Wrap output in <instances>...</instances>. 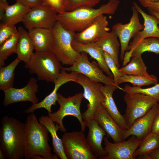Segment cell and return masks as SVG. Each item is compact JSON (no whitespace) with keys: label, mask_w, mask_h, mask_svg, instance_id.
<instances>
[{"label":"cell","mask_w":159,"mask_h":159,"mask_svg":"<svg viewBox=\"0 0 159 159\" xmlns=\"http://www.w3.org/2000/svg\"><path fill=\"white\" fill-rule=\"evenodd\" d=\"M119 0H109L97 9L82 7L71 11L57 13V21L65 29L76 32L84 30L101 14H114L119 4Z\"/></svg>","instance_id":"6da1fadb"},{"label":"cell","mask_w":159,"mask_h":159,"mask_svg":"<svg viewBox=\"0 0 159 159\" xmlns=\"http://www.w3.org/2000/svg\"><path fill=\"white\" fill-rule=\"evenodd\" d=\"M25 123L6 115L1 119L0 129V149L6 159L24 158Z\"/></svg>","instance_id":"7a4b0ae2"},{"label":"cell","mask_w":159,"mask_h":159,"mask_svg":"<svg viewBox=\"0 0 159 159\" xmlns=\"http://www.w3.org/2000/svg\"><path fill=\"white\" fill-rule=\"evenodd\" d=\"M25 159H32L39 155L44 159H58L56 154H53L52 148L49 144V131L43 125L38 121L34 112L30 113L25 123Z\"/></svg>","instance_id":"3957f363"},{"label":"cell","mask_w":159,"mask_h":159,"mask_svg":"<svg viewBox=\"0 0 159 159\" xmlns=\"http://www.w3.org/2000/svg\"><path fill=\"white\" fill-rule=\"evenodd\" d=\"M61 64L51 52H35L24 67L36 74L38 80L54 83L63 68Z\"/></svg>","instance_id":"277c9868"},{"label":"cell","mask_w":159,"mask_h":159,"mask_svg":"<svg viewBox=\"0 0 159 159\" xmlns=\"http://www.w3.org/2000/svg\"><path fill=\"white\" fill-rule=\"evenodd\" d=\"M51 30L53 37L51 52L62 64L72 65L80 53L72 46L76 33L65 29L58 21Z\"/></svg>","instance_id":"5b68a950"},{"label":"cell","mask_w":159,"mask_h":159,"mask_svg":"<svg viewBox=\"0 0 159 159\" xmlns=\"http://www.w3.org/2000/svg\"><path fill=\"white\" fill-rule=\"evenodd\" d=\"M83 97L82 92L68 97L58 93L57 102L59 105V108L55 112L48 113V116L53 122L59 125V130L62 132H65L67 130L63 125V120L65 117L68 115L76 117L80 124L81 131H85V121L83 120L80 111V106Z\"/></svg>","instance_id":"8992f818"},{"label":"cell","mask_w":159,"mask_h":159,"mask_svg":"<svg viewBox=\"0 0 159 159\" xmlns=\"http://www.w3.org/2000/svg\"><path fill=\"white\" fill-rule=\"evenodd\" d=\"M124 100L126 107L123 116L129 128L136 119L145 115L158 103L151 97L140 93H126Z\"/></svg>","instance_id":"52a82bcc"},{"label":"cell","mask_w":159,"mask_h":159,"mask_svg":"<svg viewBox=\"0 0 159 159\" xmlns=\"http://www.w3.org/2000/svg\"><path fill=\"white\" fill-rule=\"evenodd\" d=\"M87 54L84 52H80L79 57L70 67H63L62 69L82 74L95 82L114 85L122 90V88L115 84L113 78L103 73L97 63L94 61L91 62L89 60Z\"/></svg>","instance_id":"ba28073f"},{"label":"cell","mask_w":159,"mask_h":159,"mask_svg":"<svg viewBox=\"0 0 159 159\" xmlns=\"http://www.w3.org/2000/svg\"><path fill=\"white\" fill-rule=\"evenodd\" d=\"M83 132H66L62 135L64 150L68 159H97L87 144Z\"/></svg>","instance_id":"9c48e42d"},{"label":"cell","mask_w":159,"mask_h":159,"mask_svg":"<svg viewBox=\"0 0 159 159\" xmlns=\"http://www.w3.org/2000/svg\"><path fill=\"white\" fill-rule=\"evenodd\" d=\"M74 82L83 87L84 97L89 102L87 110L82 114L83 119L84 121L93 119L95 112L104 99L100 84L78 73Z\"/></svg>","instance_id":"30bf717a"},{"label":"cell","mask_w":159,"mask_h":159,"mask_svg":"<svg viewBox=\"0 0 159 159\" xmlns=\"http://www.w3.org/2000/svg\"><path fill=\"white\" fill-rule=\"evenodd\" d=\"M57 13L42 3L31 9L22 22L28 31L37 28L52 29L57 22Z\"/></svg>","instance_id":"8fae6325"},{"label":"cell","mask_w":159,"mask_h":159,"mask_svg":"<svg viewBox=\"0 0 159 159\" xmlns=\"http://www.w3.org/2000/svg\"><path fill=\"white\" fill-rule=\"evenodd\" d=\"M132 15L129 22L118 23L114 25L112 29L119 39L121 47L120 59L123 60L125 51L128 50L130 40L139 31L143 29L144 25L140 21L139 12L135 7L132 8Z\"/></svg>","instance_id":"7c38bea8"},{"label":"cell","mask_w":159,"mask_h":159,"mask_svg":"<svg viewBox=\"0 0 159 159\" xmlns=\"http://www.w3.org/2000/svg\"><path fill=\"white\" fill-rule=\"evenodd\" d=\"M127 140L118 143L110 142L107 137L104 138V149L107 155L102 159H135L133 154L142 141L132 135Z\"/></svg>","instance_id":"4fadbf2b"},{"label":"cell","mask_w":159,"mask_h":159,"mask_svg":"<svg viewBox=\"0 0 159 159\" xmlns=\"http://www.w3.org/2000/svg\"><path fill=\"white\" fill-rule=\"evenodd\" d=\"M37 82V80L32 77L23 87L16 88L13 87L4 91V106L6 107L12 103L23 101H29L32 104L38 103L39 100L36 95L38 91Z\"/></svg>","instance_id":"5bb4252c"},{"label":"cell","mask_w":159,"mask_h":159,"mask_svg":"<svg viewBox=\"0 0 159 159\" xmlns=\"http://www.w3.org/2000/svg\"><path fill=\"white\" fill-rule=\"evenodd\" d=\"M78 74L75 72L68 73L66 71L62 69L59 75L54 82V87L52 92L41 101L32 105L27 109L24 112L30 114L38 109L43 108L46 109L48 113H52V106L56 104L57 100V91L59 88L64 84L70 82H74Z\"/></svg>","instance_id":"9a60e30c"},{"label":"cell","mask_w":159,"mask_h":159,"mask_svg":"<svg viewBox=\"0 0 159 159\" xmlns=\"http://www.w3.org/2000/svg\"><path fill=\"white\" fill-rule=\"evenodd\" d=\"M159 109V104L158 103L145 115L136 119L128 129L125 130L123 140L134 135L138 140L142 141L151 132L153 122Z\"/></svg>","instance_id":"2e32d148"},{"label":"cell","mask_w":159,"mask_h":159,"mask_svg":"<svg viewBox=\"0 0 159 159\" xmlns=\"http://www.w3.org/2000/svg\"><path fill=\"white\" fill-rule=\"evenodd\" d=\"M106 16L101 14L84 30L75 34L74 40L82 43L95 42L110 30Z\"/></svg>","instance_id":"e0dca14e"},{"label":"cell","mask_w":159,"mask_h":159,"mask_svg":"<svg viewBox=\"0 0 159 159\" xmlns=\"http://www.w3.org/2000/svg\"><path fill=\"white\" fill-rule=\"evenodd\" d=\"M93 119L98 123L114 143L124 141L125 130L121 127L108 114L101 104L95 112Z\"/></svg>","instance_id":"ac0fdd59"},{"label":"cell","mask_w":159,"mask_h":159,"mask_svg":"<svg viewBox=\"0 0 159 159\" xmlns=\"http://www.w3.org/2000/svg\"><path fill=\"white\" fill-rule=\"evenodd\" d=\"M89 131L86 140L93 154L97 158L102 159L107 155L102 146V142L106 134L94 119L84 121Z\"/></svg>","instance_id":"d6986e66"},{"label":"cell","mask_w":159,"mask_h":159,"mask_svg":"<svg viewBox=\"0 0 159 159\" xmlns=\"http://www.w3.org/2000/svg\"><path fill=\"white\" fill-rule=\"evenodd\" d=\"M133 4L143 18L144 27L143 30L135 34L129 46L133 45L147 38L155 37L159 38V21L158 19L153 15L146 13L135 2H133Z\"/></svg>","instance_id":"ffe728a7"},{"label":"cell","mask_w":159,"mask_h":159,"mask_svg":"<svg viewBox=\"0 0 159 159\" xmlns=\"http://www.w3.org/2000/svg\"><path fill=\"white\" fill-rule=\"evenodd\" d=\"M100 88L104 95V99L101 103L108 114L124 130L129 129L123 115L118 111L113 98L114 91L118 89L115 86L108 85H100Z\"/></svg>","instance_id":"44dd1931"},{"label":"cell","mask_w":159,"mask_h":159,"mask_svg":"<svg viewBox=\"0 0 159 159\" xmlns=\"http://www.w3.org/2000/svg\"><path fill=\"white\" fill-rule=\"evenodd\" d=\"M128 51L125 53L123 63L127 64L131 57L141 56L145 52L159 54V38L150 37L144 39L134 45L128 46Z\"/></svg>","instance_id":"7402d4cb"},{"label":"cell","mask_w":159,"mask_h":159,"mask_svg":"<svg viewBox=\"0 0 159 159\" xmlns=\"http://www.w3.org/2000/svg\"><path fill=\"white\" fill-rule=\"evenodd\" d=\"M72 46L78 52H84L89 54L97 61L100 67L107 75L113 78L112 74L106 64L103 55L104 51L95 42L82 43L74 40L72 43Z\"/></svg>","instance_id":"603a6c76"},{"label":"cell","mask_w":159,"mask_h":159,"mask_svg":"<svg viewBox=\"0 0 159 159\" xmlns=\"http://www.w3.org/2000/svg\"><path fill=\"white\" fill-rule=\"evenodd\" d=\"M36 52H51L53 37L51 29L37 28L28 31Z\"/></svg>","instance_id":"cb8c5ba5"},{"label":"cell","mask_w":159,"mask_h":159,"mask_svg":"<svg viewBox=\"0 0 159 159\" xmlns=\"http://www.w3.org/2000/svg\"><path fill=\"white\" fill-rule=\"evenodd\" d=\"M17 30L19 38L16 54L17 57L25 64L29 62L33 54L34 46L28 32L21 26H19Z\"/></svg>","instance_id":"d4e9b609"},{"label":"cell","mask_w":159,"mask_h":159,"mask_svg":"<svg viewBox=\"0 0 159 159\" xmlns=\"http://www.w3.org/2000/svg\"><path fill=\"white\" fill-rule=\"evenodd\" d=\"M118 37L112 30L106 32L95 43L104 52L109 54L114 59L117 67L119 68L118 57L120 44Z\"/></svg>","instance_id":"484cf974"},{"label":"cell","mask_w":159,"mask_h":159,"mask_svg":"<svg viewBox=\"0 0 159 159\" xmlns=\"http://www.w3.org/2000/svg\"><path fill=\"white\" fill-rule=\"evenodd\" d=\"M39 122L47 128L52 138L53 151L61 159H68L64 149L62 139L58 136L57 132L59 129V125L51 120L48 116H42L39 118Z\"/></svg>","instance_id":"4316f807"},{"label":"cell","mask_w":159,"mask_h":159,"mask_svg":"<svg viewBox=\"0 0 159 159\" xmlns=\"http://www.w3.org/2000/svg\"><path fill=\"white\" fill-rule=\"evenodd\" d=\"M31 8L16 1L14 4L7 8L1 23L13 26L17 24L22 22L23 19Z\"/></svg>","instance_id":"83f0119b"},{"label":"cell","mask_w":159,"mask_h":159,"mask_svg":"<svg viewBox=\"0 0 159 159\" xmlns=\"http://www.w3.org/2000/svg\"><path fill=\"white\" fill-rule=\"evenodd\" d=\"M21 60L17 57L6 67H0V90L3 91L13 87L14 71Z\"/></svg>","instance_id":"f1b7e54d"},{"label":"cell","mask_w":159,"mask_h":159,"mask_svg":"<svg viewBox=\"0 0 159 159\" xmlns=\"http://www.w3.org/2000/svg\"><path fill=\"white\" fill-rule=\"evenodd\" d=\"M158 82L157 77L153 74L147 76L123 74L118 78L117 81L118 85L124 82H129L134 86L138 87L155 85Z\"/></svg>","instance_id":"f546056e"},{"label":"cell","mask_w":159,"mask_h":159,"mask_svg":"<svg viewBox=\"0 0 159 159\" xmlns=\"http://www.w3.org/2000/svg\"><path fill=\"white\" fill-rule=\"evenodd\" d=\"M120 70L122 75L145 76L150 75L141 56L132 57L128 64L120 69Z\"/></svg>","instance_id":"4dcf8cb0"},{"label":"cell","mask_w":159,"mask_h":159,"mask_svg":"<svg viewBox=\"0 0 159 159\" xmlns=\"http://www.w3.org/2000/svg\"><path fill=\"white\" fill-rule=\"evenodd\" d=\"M159 148V135L152 132L148 134L142 141L133 154V157L147 154Z\"/></svg>","instance_id":"1f68e13d"},{"label":"cell","mask_w":159,"mask_h":159,"mask_svg":"<svg viewBox=\"0 0 159 159\" xmlns=\"http://www.w3.org/2000/svg\"><path fill=\"white\" fill-rule=\"evenodd\" d=\"M19 38L18 32L0 45V67L5 65V61L11 54L16 53Z\"/></svg>","instance_id":"d6a6232c"},{"label":"cell","mask_w":159,"mask_h":159,"mask_svg":"<svg viewBox=\"0 0 159 159\" xmlns=\"http://www.w3.org/2000/svg\"><path fill=\"white\" fill-rule=\"evenodd\" d=\"M122 91L125 93H142L151 97L159 103V83L156 84L153 87L147 88L131 86L126 85L122 88Z\"/></svg>","instance_id":"836d02e7"},{"label":"cell","mask_w":159,"mask_h":159,"mask_svg":"<svg viewBox=\"0 0 159 159\" xmlns=\"http://www.w3.org/2000/svg\"><path fill=\"white\" fill-rule=\"evenodd\" d=\"M101 0H64L66 11H72L82 7L93 8Z\"/></svg>","instance_id":"e575fe53"},{"label":"cell","mask_w":159,"mask_h":159,"mask_svg":"<svg viewBox=\"0 0 159 159\" xmlns=\"http://www.w3.org/2000/svg\"><path fill=\"white\" fill-rule=\"evenodd\" d=\"M103 55L109 69L113 76V80L115 84L119 86L117 81L118 78L122 75L113 58L108 53L104 52Z\"/></svg>","instance_id":"d590c367"},{"label":"cell","mask_w":159,"mask_h":159,"mask_svg":"<svg viewBox=\"0 0 159 159\" xmlns=\"http://www.w3.org/2000/svg\"><path fill=\"white\" fill-rule=\"evenodd\" d=\"M18 32L15 26H11L1 23L0 25V45Z\"/></svg>","instance_id":"8d00e7d4"},{"label":"cell","mask_w":159,"mask_h":159,"mask_svg":"<svg viewBox=\"0 0 159 159\" xmlns=\"http://www.w3.org/2000/svg\"><path fill=\"white\" fill-rule=\"evenodd\" d=\"M43 3L50 7L57 13L66 11L64 0H43Z\"/></svg>","instance_id":"74e56055"},{"label":"cell","mask_w":159,"mask_h":159,"mask_svg":"<svg viewBox=\"0 0 159 159\" xmlns=\"http://www.w3.org/2000/svg\"><path fill=\"white\" fill-rule=\"evenodd\" d=\"M139 3L142 6L147 8L149 11L159 13V0L155 2L141 1Z\"/></svg>","instance_id":"f35d334b"},{"label":"cell","mask_w":159,"mask_h":159,"mask_svg":"<svg viewBox=\"0 0 159 159\" xmlns=\"http://www.w3.org/2000/svg\"><path fill=\"white\" fill-rule=\"evenodd\" d=\"M23 5L29 7L33 8L43 3V0H16Z\"/></svg>","instance_id":"ab89813d"},{"label":"cell","mask_w":159,"mask_h":159,"mask_svg":"<svg viewBox=\"0 0 159 159\" xmlns=\"http://www.w3.org/2000/svg\"><path fill=\"white\" fill-rule=\"evenodd\" d=\"M151 132L159 135V109L153 122Z\"/></svg>","instance_id":"60d3db41"},{"label":"cell","mask_w":159,"mask_h":159,"mask_svg":"<svg viewBox=\"0 0 159 159\" xmlns=\"http://www.w3.org/2000/svg\"><path fill=\"white\" fill-rule=\"evenodd\" d=\"M7 0H0V20L1 21L6 10L9 5Z\"/></svg>","instance_id":"b9f144b4"},{"label":"cell","mask_w":159,"mask_h":159,"mask_svg":"<svg viewBox=\"0 0 159 159\" xmlns=\"http://www.w3.org/2000/svg\"><path fill=\"white\" fill-rule=\"evenodd\" d=\"M147 154L148 159H159V148Z\"/></svg>","instance_id":"7bdbcfd3"},{"label":"cell","mask_w":159,"mask_h":159,"mask_svg":"<svg viewBox=\"0 0 159 159\" xmlns=\"http://www.w3.org/2000/svg\"><path fill=\"white\" fill-rule=\"evenodd\" d=\"M149 13L150 14L153 15L155 16L158 20L159 21V13L153 11H149Z\"/></svg>","instance_id":"ee69618b"},{"label":"cell","mask_w":159,"mask_h":159,"mask_svg":"<svg viewBox=\"0 0 159 159\" xmlns=\"http://www.w3.org/2000/svg\"><path fill=\"white\" fill-rule=\"evenodd\" d=\"M0 159H6L5 155L3 151L0 149Z\"/></svg>","instance_id":"f6af8a7d"},{"label":"cell","mask_w":159,"mask_h":159,"mask_svg":"<svg viewBox=\"0 0 159 159\" xmlns=\"http://www.w3.org/2000/svg\"><path fill=\"white\" fill-rule=\"evenodd\" d=\"M32 159H44V158L42 156L39 155H36L34 156Z\"/></svg>","instance_id":"bcb514c9"},{"label":"cell","mask_w":159,"mask_h":159,"mask_svg":"<svg viewBox=\"0 0 159 159\" xmlns=\"http://www.w3.org/2000/svg\"><path fill=\"white\" fill-rule=\"evenodd\" d=\"M139 2L141 1H145L148 2H155L159 1V0H138Z\"/></svg>","instance_id":"7dc6e473"}]
</instances>
